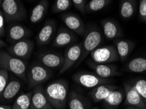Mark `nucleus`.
<instances>
[{"instance_id":"1","label":"nucleus","mask_w":146,"mask_h":109,"mask_svg":"<svg viewBox=\"0 0 146 109\" xmlns=\"http://www.w3.org/2000/svg\"><path fill=\"white\" fill-rule=\"evenodd\" d=\"M45 93L53 109H65L68 101V84L64 80H57L49 84Z\"/></svg>"},{"instance_id":"2","label":"nucleus","mask_w":146,"mask_h":109,"mask_svg":"<svg viewBox=\"0 0 146 109\" xmlns=\"http://www.w3.org/2000/svg\"><path fill=\"white\" fill-rule=\"evenodd\" d=\"M84 36V38L82 42V54L80 59L76 63L77 66L80 65L92 51L99 47L103 40L102 32L96 25L86 28Z\"/></svg>"},{"instance_id":"3","label":"nucleus","mask_w":146,"mask_h":109,"mask_svg":"<svg viewBox=\"0 0 146 109\" xmlns=\"http://www.w3.org/2000/svg\"><path fill=\"white\" fill-rule=\"evenodd\" d=\"M0 69L11 72L23 80H27V65L25 61L4 50L0 51Z\"/></svg>"},{"instance_id":"4","label":"nucleus","mask_w":146,"mask_h":109,"mask_svg":"<svg viewBox=\"0 0 146 109\" xmlns=\"http://www.w3.org/2000/svg\"><path fill=\"white\" fill-rule=\"evenodd\" d=\"M52 74L50 69L45 67L42 63L34 62L31 64L27 71V79L31 87L40 86L50 78Z\"/></svg>"},{"instance_id":"5","label":"nucleus","mask_w":146,"mask_h":109,"mask_svg":"<svg viewBox=\"0 0 146 109\" xmlns=\"http://www.w3.org/2000/svg\"><path fill=\"white\" fill-rule=\"evenodd\" d=\"M1 7L8 22L23 20L26 17V10L21 0H3Z\"/></svg>"},{"instance_id":"6","label":"nucleus","mask_w":146,"mask_h":109,"mask_svg":"<svg viewBox=\"0 0 146 109\" xmlns=\"http://www.w3.org/2000/svg\"><path fill=\"white\" fill-rule=\"evenodd\" d=\"M72 79L76 84L86 88H94L99 85L110 84L113 82L111 79L101 77L95 72L86 71L76 72L72 76Z\"/></svg>"},{"instance_id":"7","label":"nucleus","mask_w":146,"mask_h":109,"mask_svg":"<svg viewBox=\"0 0 146 109\" xmlns=\"http://www.w3.org/2000/svg\"><path fill=\"white\" fill-rule=\"evenodd\" d=\"M90 55L92 60L98 63H111L120 60L117 49L113 45L98 47Z\"/></svg>"},{"instance_id":"8","label":"nucleus","mask_w":146,"mask_h":109,"mask_svg":"<svg viewBox=\"0 0 146 109\" xmlns=\"http://www.w3.org/2000/svg\"><path fill=\"white\" fill-rule=\"evenodd\" d=\"M34 48V44L33 40L25 39L15 43L7 48L8 53L13 56L21 59H27L31 56Z\"/></svg>"},{"instance_id":"9","label":"nucleus","mask_w":146,"mask_h":109,"mask_svg":"<svg viewBox=\"0 0 146 109\" xmlns=\"http://www.w3.org/2000/svg\"><path fill=\"white\" fill-rule=\"evenodd\" d=\"M81 54L82 42L74 43L68 46L64 54V62L59 70V74H63L70 69L74 64H76L80 58Z\"/></svg>"},{"instance_id":"10","label":"nucleus","mask_w":146,"mask_h":109,"mask_svg":"<svg viewBox=\"0 0 146 109\" xmlns=\"http://www.w3.org/2000/svg\"><path fill=\"white\" fill-rule=\"evenodd\" d=\"M56 28L57 23L55 20L52 19L47 20L36 36L38 45L42 46L49 44L51 40L54 39Z\"/></svg>"},{"instance_id":"11","label":"nucleus","mask_w":146,"mask_h":109,"mask_svg":"<svg viewBox=\"0 0 146 109\" xmlns=\"http://www.w3.org/2000/svg\"><path fill=\"white\" fill-rule=\"evenodd\" d=\"M61 20L67 28L77 35H84L86 31L85 24L78 14L73 12H66L61 16Z\"/></svg>"},{"instance_id":"12","label":"nucleus","mask_w":146,"mask_h":109,"mask_svg":"<svg viewBox=\"0 0 146 109\" xmlns=\"http://www.w3.org/2000/svg\"><path fill=\"white\" fill-rule=\"evenodd\" d=\"M87 65L94 70L96 74L104 78L121 75L116 65L109 63H98L92 60H88Z\"/></svg>"},{"instance_id":"13","label":"nucleus","mask_w":146,"mask_h":109,"mask_svg":"<svg viewBox=\"0 0 146 109\" xmlns=\"http://www.w3.org/2000/svg\"><path fill=\"white\" fill-rule=\"evenodd\" d=\"M38 61L49 69H61L64 62V55L59 53L44 52L38 56Z\"/></svg>"},{"instance_id":"14","label":"nucleus","mask_w":146,"mask_h":109,"mask_svg":"<svg viewBox=\"0 0 146 109\" xmlns=\"http://www.w3.org/2000/svg\"><path fill=\"white\" fill-rule=\"evenodd\" d=\"M77 38L74 33L67 27H60L53 39L52 46L61 48L69 46L76 41Z\"/></svg>"},{"instance_id":"15","label":"nucleus","mask_w":146,"mask_h":109,"mask_svg":"<svg viewBox=\"0 0 146 109\" xmlns=\"http://www.w3.org/2000/svg\"><path fill=\"white\" fill-rule=\"evenodd\" d=\"M30 109H53L45 93L44 89L38 86L32 91L31 106Z\"/></svg>"},{"instance_id":"16","label":"nucleus","mask_w":146,"mask_h":109,"mask_svg":"<svg viewBox=\"0 0 146 109\" xmlns=\"http://www.w3.org/2000/svg\"><path fill=\"white\" fill-rule=\"evenodd\" d=\"M126 98L125 104L140 109H146V102L133 86L124 84Z\"/></svg>"},{"instance_id":"17","label":"nucleus","mask_w":146,"mask_h":109,"mask_svg":"<svg viewBox=\"0 0 146 109\" xmlns=\"http://www.w3.org/2000/svg\"><path fill=\"white\" fill-rule=\"evenodd\" d=\"M103 31L107 39L109 40L116 39L122 36V31L121 26L115 20L106 18L101 21Z\"/></svg>"},{"instance_id":"18","label":"nucleus","mask_w":146,"mask_h":109,"mask_svg":"<svg viewBox=\"0 0 146 109\" xmlns=\"http://www.w3.org/2000/svg\"><path fill=\"white\" fill-rule=\"evenodd\" d=\"M31 35L30 29L22 24L15 23L9 27L7 31V39L12 44L27 39Z\"/></svg>"},{"instance_id":"19","label":"nucleus","mask_w":146,"mask_h":109,"mask_svg":"<svg viewBox=\"0 0 146 109\" xmlns=\"http://www.w3.org/2000/svg\"><path fill=\"white\" fill-rule=\"evenodd\" d=\"M116 89H117V86L109 84H101L92 89L90 92V95L94 102L104 101L111 93Z\"/></svg>"},{"instance_id":"20","label":"nucleus","mask_w":146,"mask_h":109,"mask_svg":"<svg viewBox=\"0 0 146 109\" xmlns=\"http://www.w3.org/2000/svg\"><path fill=\"white\" fill-rule=\"evenodd\" d=\"M49 8L48 0H40L32 10L30 16V22L33 24L40 22L46 16Z\"/></svg>"},{"instance_id":"21","label":"nucleus","mask_w":146,"mask_h":109,"mask_svg":"<svg viewBox=\"0 0 146 109\" xmlns=\"http://www.w3.org/2000/svg\"><path fill=\"white\" fill-rule=\"evenodd\" d=\"M137 0H121L119 3V14L122 18L130 19L138 10Z\"/></svg>"},{"instance_id":"22","label":"nucleus","mask_w":146,"mask_h":109,"mask_svg":"<svg viewBox=\"0 0 146 109\" xmlns=\"http://www.w3.org/2000/svg\"><path fill=\"white\" fill-rule=\"evenodd\" d=\"M115 44L120 60L122 61L126 60L132 51L134 44L130 40L126 39H117L115 41Z\"/></svg>"},{"instance_id":"23","label":"nucleus","mask_w":146,"mask_h":109,"mask_svg":"<svg viewBox=\"0 0 146 109\" xmlns=\"http://www.w3.org/2000/svg\"><path fill=\"white\" fill-rule=\"evenodd\" d=\"M21 86L22 85L19 80H13L9 81L4 89L1 100L6 102L11 101L19 92Z\"/></svg>"},{"instance_id":"24","label":"nucleus","mask_w":146,"mask_h":109,"mask_svg":"<svg viewBox=\"0 0 146 109\" xmlns=\"http://www.w3.org/2000/svg\"><path fill=\"white\" fill-rule=\"evenodd\" d=\"M125 69L128 71L136 73L145 72L146 70V58L138 57L132 59L126 64Z\"/></svg>"},{"instance_id":"25","label":"nucleus","mask_w":146,"mask_h":109,"mask_svg":"<svg viewBox=\"0 0 146 109\" xmlns=\"http://www.w3.org/2000/svg\"><path fill=\"white\" fill-rule=\"evenodd\" d=\"M67 102L69 109H87L83 98L75 91L68 94Z\"/></svg>"},{"instance_id":"26","label":"nucleus","mask_w":146,"mask_h":109,"mask_svg":"<svg viewBox=\"0 0 146 109\" xmlns=\"http://www.w3.org/2000/svg\"><path fill=\"white\" fill-rule=\"evenodd\" d=\"M112 0H90L86 4L85 13H92L98 12L106 7Z\"/></svg>"},{"instance_id":"27","label":"nucleus","mask_w":146,"mask_h":109,"mask_svg":"<svg viewBox=\"0 0 146 109\" xmlns=\"http://www.w3.org/2000/svg\"><path fill=\"white\" fill-rule=\"evenodd\" d=\"M32 91L23 93L17 98L12 109H29L31 106Z\"/></svg>"},{"instance_id":"28","label":"nucleus","mask_w":146,"mask_h":109,"mask_svg":"<svg viewBox=\"0 0 146 109\" xmlns=\"http://www.w3.org/2000/svg\"><path fill=\"white\" fill-rule=\"evenodd\" d=\"M124 95L120 89H116L111 93L108 97L104 100V102L109 106H117L122 102Z\"/></svg>"},{"instance_id":"29","label":"nucleus","mask_w":146,"mask_h":109,"mask_svg":"<svg viewBox=\"0 0 146 109\" xmlns=\"http://www.w3.org/2000/svg\"><path fill=\"white\" fill-rule=\"evenodd\" d=\"M72 3L71 0H55L52 7V12L54 14L65 12L69 9Z\"/></svg>"},{"instance_id":"30","label":"nucleus","mask_w":146,"mask_h":109,"mask_svg":"<svg viewBox=\"0 0 146 109\" xmlns=\"http://www.w3.org/2000/svg\"><path fill=\"white\" fill-rule=\"evenodd\" d=\"M138 93L146 102V80L143 79H139L137 80L134 86Z\"/></svg>"},{"instance_id":"31","label":"nucleus","mask_w":146,"mask_h":109,"mask_svg":"<svg viewBox=\"0 0 146 109\" xmlns=\"http://www.w3.org/2000/svg\"><path fill=\"white\" fill-rule=\"evenodd\" d=\"M8 79L9 72L7 70L0 69V100L4 89L8 83Z\"/></svg>"},{"instance_id":"32","label":"nucleus","mask_w":146,"mask_h":109,"mask_svg":"<svg viewBox=\"0 0 146 109\" xmlns=\"http://www.w3.org/2000/svg\"><path fill=\"white\" fill-rule=\"evenodd\" d=\"M138 13L139 19L146 23V0H139Z\"/></svg>"},{"instance_id":"33","label":"nucleus","mask_w":146,"mask_h":109,"mask_svg":"<svg viewBox=\"0 0 146 109\" xmlns=\"http://www.w3.org/2000/svg\"><path fill=\"white\" fill-rule=\"evenodd\" d=\"M73 5L81 13H85L84 8L86 4V0H71Z\"/></svg>"},{"instance_id":"34","label":"nucleus","mask_w":146,"mask_h":109,"mask_svg":"<svg viewBox=\"0 0 146 109\" xmlns=\"http://www.w3.org/2000/svg\"><path fill=\"white\" fill-rule=\"evenodd\" d=\"M5 16L2 10H0V37H3L5 34Z\"/></svg>"},{"instance_id":"35","label":"nucleus","mask_w":146,"mask_h":109,"mask_svg":"<svg viewBox=\"0 0 146 109\" xmlns=\"http://www.w3.org/2000/svg\"><path fill=\"white\" fill-rule=\"evenodd\" d=\"M0 109H12V106L7 105H1V104H0Z\"/></svg>"},{"instance_id":"36","label":"nucleus","mask_w":146,"mask_h":109,"mask_svg":"<svg viewBox=\"0 0 146 109\" xmlns=\"http://www.w3.org/2000/svg\"><path fill=\"white\" fill-rule=\"evenodd\" d=\"M5 46V42L3 41V40H2L1 39H0V48H2V47Z\"/></svg>"},{"instance_id":"37","label":"nucleus","mask_w":146,"mask_h":109,"mask_svg":"<svg viewBox=\"0 0 146 109\" xmlns=\"http://www.w3.org/2000/svg\"><path fill=\"white\" fill-rule=\"evenodd\" d=\"M127 109H140L139 108H137V107H134V106H129L127 108Z\"/></svg>"},{"instance_id":"38","label":"nucleus","mask_w":146,"mask_h":109,"mask_svg":"<svg viewBox=\"0 0 146 109\" xmlns=\"http://www.w3.org/2000/svg\"><path fill=\"white\" fill-rule=\"evenodd\" d=\"M2 1H3V0H0V7H1V3H2Z\"/></svg>"},{"instance_id":"39","label":"nucleus","mask_w":146,"mask_h":109,"mask_svg":"<svg viewBox=\"0 0 146 109\" xmlns=\"http://www.w3.org/2000/svg\"><path fill=\"white\" fill-rule=\"evenodd\" d=\"M92 109H99L98 107H94V108H92Z\"/></svg>"}]
</instances>
